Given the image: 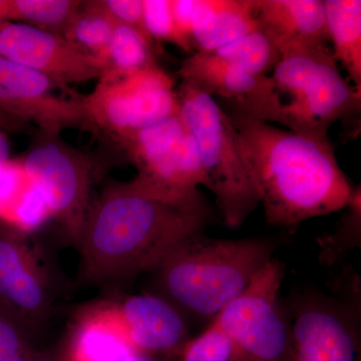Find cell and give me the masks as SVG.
<instances>
[{"label": "cell", "mask_w": 361, "mask_h": 361, "mask_svg": "<svg viewBox=\"0 0 361 361\" xmlns=\"http://www.w3.org/2000/svg\"><path fill=\"white\" fill-rule=\"evenodd\" d=\"M208 221L200 193L172 200L133 180L110 185L90 203L78 241L82 278L108 283L156 269L180 244L203 233Z\"/></svg>", "instance_id": "6da1fadb"}, {"label": "cell", "mask_w": 361, "mask_h": 361, "mask_svg": "<svg viewBox=\"0 0 361 361\" xmlns=\"http://www.w3.org/2000/svg\"><path fill=\"white\" fill-rule=\"evenodd\" d=\"M229 116L268 223L294 228L350 203L356 189L339 167L329 140L295 134L237 111Z\"/></svg>", "instance_id": "7a4b0ae2"}, {"label": "cell", "mask_w": 361, "mask_h": 361, "mask_svg": "<svg viewBox=\"0 0 361 361\" xmlns=\"http://www.w3.org/2000/svg\"><path fill=\"white\" fill-rule=\"evenodd\" d=\"M233 106L242 115L326 141L334 123L360 118L361 89L341 77L329 47L300 49L283 54L272 73Z\"/></svg>", "instance_id": "3957f363"}, {"label": "cell", "mask_w": 361, "mask_h": 361, "mask_svg": "<svg viewBox=\"0 0 361 361\" xmlns=\"http://www.w3.org/2000/svg\"><path fill=\"white\" fill-rule=\"evenodd\" d=\"M275 248L269 239H217L199 233L155 270L164 297L180 312L213 320L248 288Z\"/></svg>", "instance_id": "277c9868"}, {"label": "cell", "mask_w": 361, "mask_h": 361, "mask_svg": "<svg viewBox=\"0 0 361 361\" xmlns=\"http://www.w3.org/2000/svg\"><path fill=\"white\" fill-rule=\"evenodd\" d=\"M177 97L180 115L198 148L207 188L215 195L226 225L239 227L257 208L259 196L231 118L192 82L182 80Z\"/></svg>", "instance_id": "5b68a950"}, {"label": "cell", "mask_w": 361, "mask_h": 361, "mask_svg": "<svg viewBox=\"0 0 361 361\" xmlns=\"http://www.w3.org/2000/svg\"><path fill=\"white\" fill-rule=\"evenodd\" d=\"M80 99L92 133L116 145L180 111L174 78L158 63L137 71L106 70Z\"/></svg>", "instance_id": "8992f818"}, {"label": "cell", "mask_w": 361, "mask_h": 361, "mask_svg": "<svg viewBox=\"0 0 361 361\" xmlns=\"http://www.w3.org/2000/svg\"><path fill=\"white\" fill-rule=\"evenodd\" d=\"M137 169L134 182L172 200L191 198L208 187L196 142L180 113L116 142Z\"/></svg>", "instance_id": "52a82bcc"}, {"label": "cell", "mask_w": 361, "mask_h": 361, "mask_svg": "<svg viewBox=\"0 0 361 361\" xmlns=\"http://www.w3.org/2000/svg\"><path fill=\"white\" fill-rule=\"evenodd\" d=\"M283 275L273 258L214 318L231 341L229 361H290V326L277 303Z\"/></svg>", "instance_id": "ba28073f"}, {"label": "cell", "mask_w": 361, "mask_h": 361, "mask_svg": "<svg viewBox=\"0 0 361 361\" xmlns=\"http://www.w3.org/2000/svg\"><path fill=\"white\" fill-rule=\"evenodd\" d=\"M21 161L39 190L51 218L78 244L90 207L94 163L61 135L40 134Z\"/></svg>", "instance_id": "9c48e42d"}, {"label": "cell", "mask_w": 361, "mask_h": 361, "mask_svg": "<svg viewBox=\"0 0 361 361\" xmlns=\"http://www.w3.org/2000/svg\"><path fill=\"white\" fill-rule=\"evenodd\" d=\"M51 80L0 56V110L21 122L35 123L40 134L61 135L66 129L92 132L80 97L63 99Z\"/></svg>", "instance_id": "30bf717a"}, {"label": "cell", "mask_w": 361, "mask_h": 361, "mask_svg": "<svg viewBox=\"0 0 361 361\" xmlns=\"http://www.w3.org/2000/svg\"><path fill=\"white\" fill-rule=\"evenodd\" d=\"M0 56L37 71L61 87L97 80L106 71L101 59L63 35L11 21L0 25Z\"/></svg>", "instance_id": "8fae6325"}, {"label": "cell", "mask_w": 361, "mask_h": 361, "mask_svg": "<svg viewBox=\"0 0 361 361\" xmlns=\"http://www.w3.org/2000/svg\"><path fill=\"white\" fill-rule=\"evenodd\" d=\"M130 344L137 353L172 355L188 341L182 312L165 297L141 294L116 303Z\"/></svg>", "instance_id": "7c38bea8"}, {"label": "cell", "mask_w": 361, "mask_h": 361, "mask_svg": "<svg viewBox=\"0 0 361 361\" xmlns=\"http://www.w3.org/2000/svg\"><path fill=\"white\" fill-rule=\"evenodd\" d=\"M0 300L28 322L44 319L51 306L49 280L35 254L14 236L0 237Z\"/></svg>", "instance_id": "4fadbf2b"}, {"label": "cell", "mask_w": 361, "mask_h": 361, "mask_svg": "<svg viewBox=\"0 0 361 361\" xmlns=\"http://www.w3.org/2000/svg\"><path fill=\"white\" fill-rule=\"evenodd\" d=\"M259 30L280 56L329 47V32L322 0H255Z\"/></svg>", "instance_id": "5bb4252c"}, {"label": "cell", "mask_w": 361, "mask_h": 361, "mask_svg": "<svg viewBox=\"0 0 361 361\" xmlns=\"http://www.w3.org/2000/svg\"><path fill=\"white\" fill-rule=\"evenodd\" d=\"M290 361H361L360 342L341 313L310 304L290 326Z\"/></svg>", "instance_id": "9a60e30c"}, {"label": "cell", "mask_w": 361, "mask_h": 361, "mask_svg": "<svg viewBox=\"0 0 361 361\" xmlns=\"http://www.w3.org/2000/svg\"><path fill=\"white\" fill-rule=\"evenodd\" d=\"M137 353L130 344L116 303L82 311L71 329L63 361H129Z\"/></svg>", "instance_id": "2e32d148"}, {"label": "cell", "mask_w": 361, "mask_h": 361, "mask_svg": "<svg viewBox=\"0 0 361 361\" xmlns=\"http://www.w3.org/2000/svg\"><path fill=\"white\" fill-rule=\"evenodd\" d=\"M259 30L255 0H194L195 51H209Z\"/></svg>", "instance_id": "e0dca14e"}, {"label": "cell", "mask_w": 361, "mask_h": 361, "mask_svg": "<svg viewBox=\"0 0 361 361\" xmlns=\"http://www.w3.org/2000/svg\"><path fill=\"white\" fill-rule=\"evenodd\" d=\"M51 218L39 190L26 174L21 161L0 167V220L18 232L39 229Z\"/></svg>", "instance_id": "ac0fdd59"}, {"label": "cell", "mask_w": 361, "mask_h": 361, "mask_svg": "<svg viewBox=\"0 0 361 361\" xmlns=\"http://www.w3.org/2000/svg\"><path fill=\"white\" fill-rule=\"evenodd\" d=\"M182 80L192 82L210 96H219L232 104L239 103L253 92L266 77L221 63L204 51H195L183 61L179 70Z\"/></svg>", "instance_id": "d6986e66"}, {"label": "cell", "mask_w": 361, "mask_h": 361, "mask_svg": "<svg viewBox=\"0 0 361 361\" xmlns=\"http://www.w3.org/2000/svg\"><path fill=\"white\" fill-rule=\"evenodd\" d=\"M334 61H339L355 87L361 89V1L325 0Z\"/></svg>", "instance_id": "ffe728a7"}, {"label": "cell", "mask_w": 361, "mask_h": 361, "mask_svg": "<svg viewBox=\"0 0 361 361\" xmlns=\"http://www.w3.org/2000/svg\"><path fill=\"white\" fill-rule=\"evenodd\" d=\"M204 52L216 61L259 78L269 75L281 59L276 47L260 30Z\"/></svg>", "instance_id": "44dd1931"}, {"label": "cell", "mask_w": 361, "mask_h": 361, "mask_svg": "<svg viewBox=\"0 0 361 361\" xmlns=\"http://www.w3.org/2000/svg\"><path fill=\"white\" fill-rule=\"evenodd\" d=\"M116 25L99 0L82 1L63 37L71 44L101 59L106 66V51Z\"/></svg>", "instance_id": "7402d4cb"}, {"label": "cell", "mask_w": 361, "mask_h": 361, "mask_svg": "<svg viewBox=\"0 0 361 361\" xmlns=\"http://www.w3.org/2000/svg\"><path fill=\"white\" fill-rule=\"evenodd\" d=\"M82 4L80 0H7L6 20L63 37Z\"/></svg>", "instance_id": "603a6c76"}, {"label": "cell", "mask_w": 361, "mask_h": 361, "mask_svg": "<svg viewBox=\"0 0 361 361\" xmlns=\"http://www.w3.org/2000/svg\"><path fill=\"white\" fill-rule=\"evenodd\" d=\"M157 65L155 42L130 26L116 23L106 54V70L130 71Z\"/></svg>", "instance_id": "cb8c5ba5"}, {"label": "cell", "mask_w": 361, "mask_h": 361, "mask_svg": "<svg viewBox=\"0 0 361 361\" xmlns=\"http://www.w3.org/2000/svg\"><path fill=\"white\" fill-rule=\"evenodd\" d=\"M346 212L341 218L336 231L318 240L322 246V263L334 264L346 251L360 245L361 196L360 188L355 190Z\"/></svg>", "instance_id": "d4e9b609"}, {"label": "cell", "mask_w": 361, "mask_h": 361, "mask_svg": "<svg viewBox=\"0 0 361 361\" xmlns=\"http://www.w3.org/2000/svg\"><path fill=\"white\" fill-rule=\"evenodd\" d=\"M180 355V361H229L231 341L219 323L213 319L200 336L185 343Z\"/></svg>", "instance_id": "484cf974"}, {"label": "cell", "mask_w": 361, "mask_h": 361, "mask_svg": "<svg viewBox=\"0 0 361 361\" xmlns=\"http://www.w3.org/2000/svg\"><path fill=\"white\" fill-rule=\"evenodd\" d=\"M18 318L13 311L0 310V361H30L37 353Z\"/></svg>", "instance_id": "4316f807"}, {"label": "cell", "mask_w": 361, "mask_h": 361, "mask_svg": "<svg viewBox=\"0 0 361 361\" xmlns=\"http://www.w3.org/2000/svg\"><path fill=\"white\" fill-rule=\"evenodd\" d=\"M144 25L154 42H170L186 51L176 32L170 0H142Z\"/></svg>", "instance_id": "83f0119b"}, {"label": "cell", "mask_w": 361, "mask_h": 361, "mask_svg": "<svg viewBox=\"0 0 361 361\" xmlns=\"http://www.w3.org/2000/svg\"><path fill=\"white\" fill-rule=\"evenodd\" d=\"M99 4L116 23L135 28L153 40L145 28L142 0H99Z\"/></svg>", "instance_id": "f1b7e54d"}, {"label": "cell", "mask_w": 361, "mask_h": 361, "mask_svg": "<svg viewBox=\"0 0 361 361\" xmlns=\"http://www.w3.org/2000/svg\"><path fill=\"white\" fill-rule=\"evenodd\" d=\"M171 13L176 32L188 54H194L193 11L194 0H170Z\"/></svg>", "instance_id": "f546056e"}, {"label": "cell", "mask_w": 361, "mask_h": 361, "mask_svg": "<svg viewBox=\"0 0 361 361\" xmlns=\"http://www.w3.org/2000/svg\"><path fill=\"white\" fill-rule=\"evenodd\" d=\"M30 129V125L13 118L4 111L0 110V130L7 133H25Z\"/></svg>", "instance_id": "4dcf8cb0"}, {"label": "cell", "mask_w": 361, "mask_h": 361, "mask_svg": "<svg viewBox=\"0 0 361 361\" xmlns=\"http://www.w3.org/2000/svg\"><path fill=\"white\" fill-rule=\"evenodd\" d=\"M11 153V145H9L7 134L4 130H0V167L4 165L9 159Z\"/></svg>", "instance_id": "1f68e13d"}, {"label": "cell", "mask_w": 361, "mask_h": 361, "mask_svg": "<svg viewBox=\"0 0 361 361\" xmlns=\"http://www.w3.org/2000/svg\"><path fill=\"white\" fill-rule=\"evenodd\" d=\"M30 361H63V358L59 357V356H56L54 355H51V353H35V355H33L32 360Z\"/></svg>", "instance_id": "d6a6232c"}, {"label": "cell", "mask_w": 361, "mask_h": 361, "mask_svg": "<svg viewBox=\"0 0 361 361\" xmlns=\"http://www.w3.org/2000/svg\"><path fill=\"white\" fill-rule=\"evenodd\" d=\"M129 361H163L157 358L155 355H146V353H135Z\"/></svg>", "instance_id": "836d02e7"}, {"label": "cell", "mask_w": 361, "mask_h": 361, "mask_svg": "<svg viewBox=\"0 0 361 361\" xmlns=\"http://www.w3.org/2000/svg\"><path fill=\"white\" fill-rule=\"evenodd\" d=\"M6 1L7 0H0V25L6 21Z\"/></svg>", "instance_id": "e575fe53"}]
</instances>
